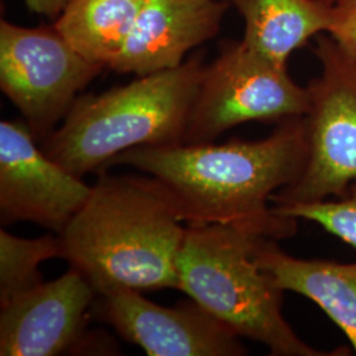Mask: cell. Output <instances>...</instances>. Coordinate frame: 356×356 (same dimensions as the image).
I'll return each instance as SVG.
<instances>
[{
	"instance_id": "6da1fadb",
	"label": "cell",
	"mask_w": 356,
	"mask_h": 356,
	"mask_svg": "<svg viewBox=\"0 0 356 356\" xmlns=\"http://www.w3.org/2000/svg\"><path fill=\"white\" fill-rule=\"evenodd\" d=\"M307 156V127L301 116L279 122L260 140L136 147L118 154L106 169L127 165L159 179L186 225L254 222L293 236L298 219L280 216L268 204L301 176Z\"/></svg>"
},
{
	"instance_id": "7a4b0ae2",
	"label": "cell",
	"mask_w": 356,
	"mask_h": 356,
	"mask_svg": "<svg viewBox=\"0 0 356 356\" xmlns=\"http://www.w3.org/2000/svg\"><path fill=\"white\" fill-rule=\"evenodd\" d=\"M185 229L175 198L159 179L102 172L60 236L65 260L102 296L178 289Z\"/></svg>"
},
{
	"instance_id": "3957f363",
	"label": "cell",
	"mask_w": 356,
	"mask_h": 356,
	"mask_svg": "<svg viewBox=\"0 0 356 356\" xmlns=\"http://www.w3.org/2000/svg\"><path fill=\"white\" fill-rule=\"evenodd\" d=\"M264 238L291 235L254 222L186 225L177 256L178 291L241 338L264 344L270 355H348L344 348L326 353L309 346L285 321L284 291L254 256Z\"/></svg>"
},
{
	"instance_id": "277c9868",
	"label": "cell",
	"mask_w": 356,
	"mask_h": 356,
	"mask_svg": "<svg viewBox=\"0 0 356 356\" xmlns=\"http://www.w3.org/2000/svg\"><path fill=\"white\" fill-rule=\"evenodd\" d=\"M204 65L202 54H193L177 67L102 94L79 95L61 124L40 143L42 151L83 177L103 172L128 149L182 144Z\"/></svg>"
},
{
	"instance_id": "5b68a950",
	"label": "cell",
	"mask_w": 356,
	"mask_h": 356,
	"mask_svg": "<svg viewBox=\"0 0 356 356\" xmlns=\"http://www.w3.org/2000/svg\"><path fill=\"white\" fill-rule=\"evenodd\" d=\"M307 86L289 76L286 65L270 61L244 41H226L204 65L182 144L213 143L248 122H282L305 116Z\"/></svg>"
},
{
	"instance_id": "8992f818",
	"label": "cell",
	"mask_w": 356,
	"mask_h": 356,
	"mask_svg": "<svg viewBox=\"0 0 356 356\" xmlns=\"http://www.w3.org/2000/svg\"><path fill=\"white\" fill-rule=\"evenodd\" d=\"M314 53L321 74L307 85V161L300 177L272 195L275 204L325 201L356 182V57L330 35H319Z\"/></svg>"
},
{
	"instance_id": "52a82bcc",
	"label": "cell",
	"mask_w": 356,
	"mask_h": 356,
	"mask_svg": "<svg viewBox=\"0 0 356 356\" xmlns=\"http://www.w3.org/2000/svg\"><path fill=\"white\" fill-rule=\"evenodd\" d=\"M51 26L0 23V89L42 143L61 124L79 92L103 72Z\"/></svg>"
},
{
	"instance_id": "ba28073f",
	"label": "cell",
	"mask_w": 356,
	"mask_h": 356,
	"mask_svg": "<svg viewBox=\"0 0 356 356\" xmlns=\"http://www.w3.org/2000/svg\"><path fill=\"white\" fill-rule=\"evenodd\" d=\"M26 123H0V223L26 220L61 234L91 186L57 164Z\"/></svg>"
},
{
	"instance_id": "9c48e42d",
	"label": "cell",
	"mask_w": 356,
	"mask_h": 356,
	"mask_svg": "<svg viewBox=\"0 0 356 356\" xmlns=\"http://www.w3.org/2000/svg\"><path fill=\"white\" fill-rule=\"evenodd\" d=\"M99 318L149 356H242V338L194 301L168 307L139 291L99 296Z\"/></svg>"
},
{
	"instance_id": "30bf717a",
	"label": "cell",
	"mask_w": 356,
	"mask_h": 356,
	"mask_svg": "<svg viewBox=\"0 0 356 356\" xmlns=\"http://www.w3.org/2000/svg\"><path fill=\"white\" fill-rule=\"evenodd\" d=\"M98 293L76 269L1 306L0 355L53 356L81 342Z\"/></svg>"
},
{
	"instance_id": "8fae6325",
	"label": "cell",
	"mask_w": 356,
	"mask_h": 356,
	"mask_svg": "<svg viewBox=\"0 0 356 356\" xmlns=\"http://www.w3.org/2000/svg\"><path fill=\"white\" fill-rule=\"evenodd\" d=\"M227 0H144L110 70L148 76L184 64L186 54L216 38Z\"/></svg>"
},
{
	"instance_id": "7c38bea8",
	"label": "cell",
	"mask_w": 356,
	"mask_h": 356,
	"mask_svg": "<svg viewBox=\"0 0 356 356\" xmlns=\"http://www.w3.org/2000/svg\"><path fill=\"white\" fill-rule=\"evenodd\" d=\"M254 256L284 292L298 293L317 304L342 330L356 354V263L297 259L270 238L261 239Z\"/></svg>"
},
{
	"instance_id": "4fadbf2b",
	"label": "cell",
	"mask_w": 356,
	"mask_h": 356,
	"mask_svg": "<svg viewBox=\"0 0 356 356\" xmlns=\"http://www.w3.org/2000/svg\"><path fill=\"white\" fill-rule=\"evenodd\" d=\"M244 20L243 41L270 61L286 65L293 51L329 32L334 0H229Z\"/></svg>"
},
{
	"instance_id": "5bb4252c",
	"label": "cell",
	"mask_w": 356,
	"mask_h": 356,
	"mask_svg": "<svg viewBox=\"0 0 356 356\" xmlns=\"http://www.w3.org/2000/svg\"><path fill=\"white\" fill-rule=\"evenodd\" d=\"M144 0H70L54 20L85 58L108 69L123 49Z\"/></svg>"
},
{
	"instance_id": "9a60e30c",
	"label": "cell",
	"mask_w": 356,
	"mask_h": 356,
	"mask_svg": "<svg viewBox=\"0 0 356 356\" xmlns=\"http://www.w3.org/2000/svg\"><path fill=\"white\" fill-rule=\"evenodd\" d=\"M57 257L64 259L58 234L23 239L0 229V307L44 282L40 264Z\"/></svg>"
},
{
	"instance_id": "2e32d148",
	"label": "cell",
	"mask_w": 356,
	"mask_h": 356,
	"mask_svg": "<svg viewBox=\"0 0 356 356\" xmlns=\"http://www.w3.org/2000/svg\"><path fill=\"white\" fill-rule=\"evenodd\" d=\"M275 213L305 219L356 248V182L338 197L313 204H275Z\"/></svg>"
},
{
	"instance_id": "e0dca14e",
	"label": "cell",
	"mask_w": 356,
	"mask_h": 356,
	"mask_svg": "<svg viewBox=\"0 0 356 356\" xmlns=\"http://www.w3.org/2000/svg\"><path fill=\"white\" fill-rule=\"evenodd\" d=\"M329 35L356 57V0H335Z\"/></svg>"
},
{
	"instance_id": "ac0fdd59",
	"label": "cell",
	"mask_w": 356,
	"mask_h": 356,
	"mask_svg": "<svg viewBox=\"0 0 356 356\" xmlns=\"http://www.w3.org/2000/svg\"><path fill=\"white\" fill-rule=\"evenodd\" d=\"M31 13L42 15L56 20L70 0H24Z\"/></svg>"
},
{
	"instance_id": "d6986e66",
	"label": "cell",
	"mask_w": 356,
	"mask_h": 356,
	"mask_svg": "<svg viewBox=\"0 0 356 356\" xmlns=\"http://www.w3.org/2000/svg\"><path fill=\"white\" fill-rule=\"evenodd\" d=\"M334 1H335V0H334Z\"/></svg>"
},
{
	"instance_id": "ffe728a7",
	"label": "cell",
	"mask_w": 356,
	"mask_h": 356,
	"mask_svg": "<svg viewBox=\"0 0 356 356\" xmlns=\"http://www.w3.org/2000/svg\"><path fill=\"white\" fill-rule=\"evenodd\" d=\"M227 1H229V0H227Z\"/></svg>"
}]
</instances>
